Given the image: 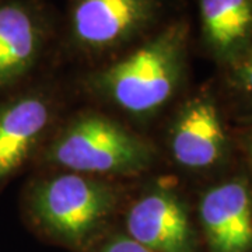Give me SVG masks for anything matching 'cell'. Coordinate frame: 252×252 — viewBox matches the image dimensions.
<instances>
[{"label":"cell","instance_id":"obj_1","mask_svg":"<svg viewBox=\"0 0 252 252\" xmlns=\"http://www.w3.org/2000/svg\"><path fill=\"white\" fill-rule=\"evenodd\" d=\"M188 20L180 17L125 54L105 62L90 84L132 115H152L178 90L188 66Z\"/></svg>","mask_w":252,"mask_h":252},{"label":"cell","instance_id":"obj_2","mask_svg":"<svg viewBox=\"0 0 252 252\" xmlns=\"http://www.w3.org/2000/svg\"><path fill=\"white\" fill-rule=\"evenodd\" d=\"M178 0H67L63 42L69 52L107 62L135 48L174 16Z\"/></svg>","mask_w":252,"mask_h":252},{"label":"cell","instance_id":"obj_3","mask_svg":"<svg viewBox=\"0 0 252 252\" xmlns=\"http://www.w3.org/2000/svg\"><path fill=\"white\" fill-rule=\"evenodd\" d=\"M46 160L91 177L129 175L147 170L154 153L144 139L117 121L98 112H84L55 136Z\"/></svg>","mask_w":252,"mask_h":252},{"label":"cell","instance_id":"obj_4","mask_svg":"<svg viewBox=\"0 0 252 252\" xmlns=\"http://www.w3.org/2000/svg\"><path fill=\"white\" fill-rule=\"evenodd\" d=\"M118 192L98 177L64 172L36 182L27 207L38 224L67 243H81L109 217Z\"/></svg>","mask_w":252,"mask_h":252},{"label":"cell","instance_id":"obj_5","mask_svg":"<svg viewBox=\"0 0 252 252\" xmlns=\"http://www.w3.org/2000/svg\"><path fill=\"white\" fill-rule=\"evenodd\" d=\"M55 34L42 0H0V90L17 86L35 70Z\"/></svg>","mask_w":252,"mask_h":252},{"label":"cell","instance_id":"obj_6","mask_svg":"<svg viewBox=\"0 0 252 252\" xmlns=\"http://www.w3.org/2000/svg\"><path fill=\"white\" fill-rule=\"evenodd\" d=\"M52 121V102L27 90L0 101V189L31 158Z\"/></svg>","mask_w":252,"mask_h":252},{"label":"cell","instance_id":"obj_7","mask_svg":"<svg viewBox=\"0 0 252 252\" xmlns=\"http://www.w3.org/2000/svg\"><path fill=\"white\" fill-rule=\"evenodd\" d=\"M227 149L220 112L207 95H196L181 108L170 133L174 160L188 170H206L221 161Z\"/></svg>","mask_w":252,"mask_h":252},{"label":"cell","instance_id":"obj_8","mask_svg":"<svg viewBox=\"0 0 252 252\" xmlns=\"http://www.w3.org/2000/svg\"><path fill=\"white\" fill-rule=\"evenodd\" d=\"M129 237L156 252H190L192 231L185 205L168 189L139 198L126 217Z\"/></svg>","mask_w":252,"mask_h":252},{"label":"cell","instance_id":"obj_9","mask_svg":"<svg viewBox=\"0 0 252 252\" xmlns=\"http://www.w3.org/2000/svg\"><path fill=\"white\" fill-rule=\"evenodd\" d=\"M199 215L213 252H248L252 247V200L247 184L233 180L209 189Z\"/></svg>","mask_w":252,"mask_h":252},{"label":"cell","instance_id":"obj_10","mask_svg":"<svg viewBox=\"0 0 252 252\" xmlns=\"http://www.w3.org/2000/svg\"><path fill=\"white\" fill-rule=\"evenodd\" d=\"M200 42L227 67L251 45L252 0H196Z\"/></svg>","mask_w":252,"mask_h":252},{"label":"cell","instance_id":"obj_11","mask_svg":"<svg viewBox=\"0 0 252 252\" xmlns=\"http://www.w3.org/2000/svg\"><path fill=\"white\" fill-rule=\"evenodd\" d=\"M230 81L238 90L252 94V42L234 62L227 66Z\"/></svg>","mask_w":252,"mask_h":252},{"label":"cell","instance_id":"obj_12","mask_svg":"<svg viewBox=\"0 0 252 252\" xmlns=\"http://www.w3.org/2000/svg\"><path fill=\"white\" fill-rule=\"evenodd\" d=\"M99 252H156L142 244H139L130 237L119 235L105 244Z\"/></svg>","mask_w":252,"mask_h":252},{"label":"cell","instance_id":"obj_13","mask_svg":"<svg viewBox=\"0 0 252 252\" xmlns=\"http://www.w3.org/2000/svg\"><path fill=\"white\" fill-rule=\"evenodd\" d=\"M247 150H248V154H250V160L252 162V126L247 135Z\"/></svg>","mask_w":252,"mask_h":252}]
</instances>
